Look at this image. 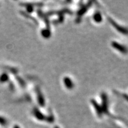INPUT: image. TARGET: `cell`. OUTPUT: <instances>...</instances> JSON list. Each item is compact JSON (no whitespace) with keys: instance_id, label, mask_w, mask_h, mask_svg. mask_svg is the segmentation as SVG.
<instances>
[{"instance_id":"obj_1","label":"cell","mask_w":128,"mask_h":128,"mask_svg":"<svg viewBox=\"0 0 128 128\" xmlns=\"http://www.w3.org/2000/svg\"><path fill=\"white\" fill-rule=\"evenodd\" d=\"M8 79L9 76H8L6 72L2 73V74L1 75V76H0V82L4 83L7 82V81H8Z\"/></svg>"},{"instance_id":"obj_2","label":"cell","mask_w":128,"mask_h":128,"mask_svg":"<svg viewBox=\"0 0 128 128\" xmlns=\"http://www.w3.org/2000/svg\"><path fill=\"white\" fill-rule=\"evenodd\" d=\"M33 112H34V116L38 118V119H39V120L44 119V116L42 114V113L39 112V110H38V108H35L34 110H33Z\"/></svg>"},{"instance_id":"obj_3","label":"cell","mask_w":128,"mask_h":128,"mask_svg":"<svg viewBox=\"0 0 128 128\" xmlns=\"http://www.w3.org/2000/svg\"><path fill=\"white\" fill-rule=\"evenodd\" d=\"M38 92V101H39L40 105L42 106H44V97H42V94H40V92H39V90L37 91Z\"/></svg>"},{"instance_id":"obj_4","label":"cell","mask_w":128,"mask_h":128,"mask_svg":"<svg viewBox=\"0 0 128 128\" xmlns=\"http://www.w3.org/2000/svg\"><path fill=\"white\" fill-rule=\"evenodd\" d=\"M7 124V120L6 118H3L2 116H0V124L2 126H6Z\"/></svg>"},{"instance_id":"obj_5","label":"cell","mask_w":128,"mask_h":128,"mask_svg":"<svg viewBox=\"0 0 128 128\" xmlns=\"http://www.w3.org/2000/svg\"><path fill=\"white\" fill-rule=\"evenodd\" d=\"M17 80H18V82L20 84L21 86H22V87H24L25 83H24V81H23V80L21 79L20 78H18V77H17Z\"/></svg>"},{"instance_id":"obj_6","label":"cell","mask_w":128,"mask_h":128,"mask_svg":"<svg viewBox=\"0 0 128 128\" xmlns=\"http://www.w3.org/2000/svg\"><path fill=\"white\" fill-rule=\"evenodd\" d=\"M26 9H27V11H28V12H33V7L30 6H28V7H27Z\"/></svg>"},{"instance_id":"obj_7","label":"cell","mask_w":128,"mask_h":128,"mask_svg":"<svg viewBox=\"0 0 128 128\" xmlns=\"http://www.w3.org/2000/svg\"><path fill=\"white\" fill-rule=\"evenodd\" d=\"M13 128H20L19 127V126H18V125H15V126H14Z\"/></svg>"}]
</instances>
